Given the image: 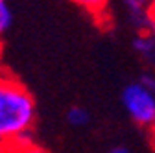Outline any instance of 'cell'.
I'll list each match as a JSON object with an SVG mask.
<instances>
[{"label":"cell","instance_id":"obj_1","mask_svg":"<svg viewBox=\"0 0 155 153\" xmlns=\"http://www.w3.org/2000/svg\"><path fill=\"white\" fill-rule=\"evenodd\" d=\"M35 118L31 94L17 80L0 76V140L28 144L26 135Z\"/></svg>","mask_w":155,"mask_h":153},{"label":"cell","instance_id":"obj_2","mask_svg":"<svg viewBox=\"0 0 155 153\" xmlns=\"http://www.w3.org/2000/svg\"><path fill=\"white\" fill-rule=\"evenodd\" d=\"M122 103L131 120L139 125L150 127L155 118V90L144 83H131L122 92Z\"/></svg>","mask_w":155,"mask_h":153},{"label":"cell","instance_id":"obj_3","mask_svg":"<svg viewBox=\"0 0 155 153\" xmlns=\"http://www.w3.org/2000/svg\"><path fill=\"white\" fill-rule=\"evenodd\" d=\"M135 50L146 59H151L155 55V30H144L140 35L135 37Z\"/></svg>","mask_w":155,"mask_h":153},{"label":"cell","instance_id":"obj_4","mask_svg":"<svg viewBox=\"0 0 155 153\" xmlns=\"http://www.w3.org/2000/svg\"><path fill=\"white\" fill-rule=\"evenodd\" d=\"M72 2L92 15H102L109 6V0H72Z\"/></svg>","mask_w":155,"mask_h":153},{"label":"cell","instance_id":"obj_5","mask_svg":"<svg viewBox=\"0 0 155 153\" xmlns=\"http://www.w3.org/2000/svg\"><path fill=\"white\" fill-rule=\"evenodd\" d=\"M89 112L83 109V107H72V109H68V112H67V120H68V124H72V125H76V127H81V125H85L87 122H89Z\"/></svg>","mask_w":155,"mask_h":153},{"label":"cell","instance_id":"obj_6","mask_svg":"<svg viewBox=\"0 0 155 153\" xmlns=\"http://www.w3.org/2000/svg\"><path fill=\"white\" fill-rule=\"evenodd\" d=\"M11 24V11L6 0H0V33H4Z\"/></svg>","mask_w":155,"mask_h":153},{"label":"cell","instance_id":"obj_7","mask_svg":"<svg viewBox=\"0 0 155 153\" xmlns=\"http://www.w3.org/2000/svg\"><path fill=\"white\" fill-rule=\"evenodd\" d=\"M15 153H45L41 148H37L33 144H17V151Z\"/></svg>","mask_w":155,"mask_h":153},{"label":"cell","instance_id":"obj_8","mask_svg":"<svg viewBox=\"0 0 155 153\" xmlns=\"http://www.w3.org/2000/svg\"><path fill=\"white\" fill-rule=\"evenodd\" d=\"M148 15H150L151 26H153V30H155V0H150V2H148Z\"/></svg>","mask_w":155,"mask_h":153},{"label":"cell","instance_id":"obj_9","mask_svg":"<svg viewBox=\"0 0 155 153\" xmlns=\"http://www.w3.org/2000/svg\"><path fill=\"white\" fill-rule=\"evenodd\" d=\"M150 138H151V144L155 146V118H153V122L150 124Z\"/></svg>","mask_w":155,"mask_h":153},{"label":"cell","instance_id":"obj_10","mask_svg":"<svg viewBox=\"0 0 155 153\" xmlns=\"http://www.w3.org/2000/svg\"><path fill=\"white\" fill-rule=\"evenodd\" d=\"M109 153H131L127 148H124V146H118V148H113Z\"/></svg>","mask_w":155,"mask_h":153},{"label":"cell","instance_id":"obj_11","mask_svg":"<svg viewBox=\"0 0 155 153\" xmlns=\"http://www.w3.org/2000/svg\"><path fill=\"white\" fill-rule=\"evenodd\" d=\"M142 81H144V83H148V85L155 90V78H151V76H146V78H144Z\"/></svg>","mask_w":155,"mask_h":153},{"label":"cell","instance_id":"obj_12","mask_svg":"<svg viewBox=\"0 0 155 153\" xmlns=\"http://www.w3.org/2000/svg\"><path fill=\"white\" fill-rule=\"evenodd\" d=\"M0 59H2V43H0Z\"/></svg>","mask_w":155,"mask_h":153}]
</instances>
